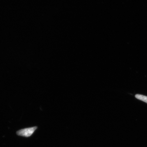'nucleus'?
<instances>
[{
    "instance_id": "1",
    "label": "nucleus",
    "mask_w": 147,
    "mask_h": 147,
    "mask_svg": "<svg viewBox=\"0 0 147 147\" xmlns=\"http://www.w3.org/2000/svg\"><path fill=\"white\" fill-rule=\"evenodd\" d=\"M38 128L37 126H36L22 129L18 130L16 133L17 135L26 138L30 137L37 129Z\"/></svg>"
},
{
    "instance_id": "2",
    "label": "nucleus",
    "mask_w": 147,
    "mask_h": 147,
    "mask_svg": "<svg viewBox=\"0 0 147 147\" xmlns=\"http://www.w3.org/2000/svg\"><path fill=\"white\" fill-rule=\"evenodd\" d=\"M135 96L138 100L142 101L147 104V96L140 94L136 95Z\"/></svg>"
}]
</instances>
